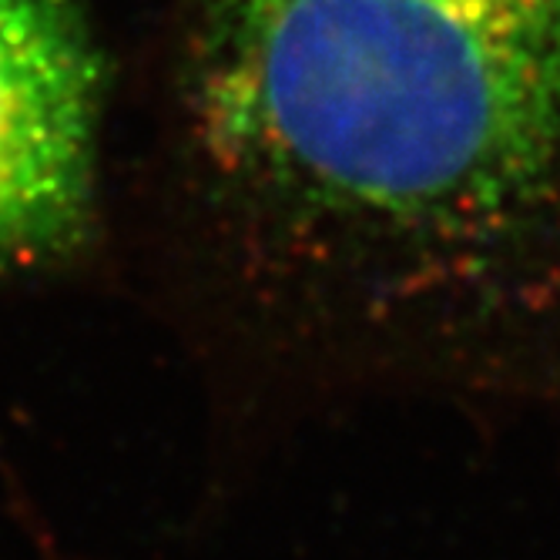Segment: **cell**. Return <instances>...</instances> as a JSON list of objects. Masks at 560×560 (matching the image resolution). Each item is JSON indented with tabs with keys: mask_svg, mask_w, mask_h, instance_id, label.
<instances>
[{
	"mask_svg": "<svg viewBox=\"0 0 560 560\" xmlns=\"http://www.w3.org/2000/svg\"><path fill=\"white\" fill-rule=\"evenodd\" d=\"M195 125L329 366L560 393V0H201Z\"/></svg>",
	"mask_w": 560,
	"mask_h": 560,
	"instance_id": "cell-1",
	"label": "cell"
},
{
	"mask_svg": "<svg viewBox=\"0 0 560 560\" xmlns=\"http://www.w3.org/2000/svg\"><path fill=\"white\" fill-rule=\"evenodd\" d=\"M105 65L78 0H0V272L78 242Z\"/></svg>",
	"mask_w": 560,
	"mask_h": 560,
	"instance_id": "cell-2",
	"label": "cell"
}]
</instances>
